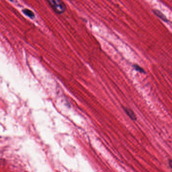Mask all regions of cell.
I'll use <instances>...</instances> for the list:
<instances>
[{"instance_id":"6da1fadb","label":"cell","mask_w":172,"mask_h":172,"mask_svg":"<svg viewBox=\"0 0 172 172\" xmlns=\"http://www.w3.org/2000/svg\"><path fill=\"white\" fill-rule=\"evenodd\" d=\"M47 1L56 13L61 14L66 11V5L63 0H47Z\"/></svg>"},{"instance_id":"7a4b0ae2","label":"cell","mask_w":172,"mask_h":172,"mask_svg":"<svg viewBox=\"0 0 172 172\" xmlns=\"http://www.w3.org/2000/svg\"><path fill=\"white\" fill-rule=\"evenodd\" d=\"M123 109L125 110L126 113L127 114L128 116L132 119V120H136L137 118H136V115L134 113L133 110H131V109H128V108H124Z\"/></svg>"},{"instance_id":"3957f363","label":"cell","mask_w":172,"mask_h":172,"mask_svg":"<svg viewBox=\"0 0 172 172\" xmlns=\"http://www.w3.org/2000/svg\"><path fill=\"white\" fill-rule=\"evenodd\" d=\"M153 11H154V13H155V14L156 15V16L160 18L162 20H163V21L166 22H169V20H168V19L166 18V17L161 12L157 10H153Z\"/></svg>"},{"instance_id":"277c9868","label":"cell","mask_w":172,"mask_h":172,"mask_svg":"<svg viewBox=\"0 0 172 172\" xmlns=\"http://www.w3.org/2000/svg\"><path fill=\"white\" fill-rule=\"evenodd\" d=\"M23 12L25 15H26V16H28L30 18L33 19L35 18V14L30 10L27 9H24V10H23Z\"/></svg>"},{"instance_id":"5b68a950","label":"cell","mask_w":172,"mask_h":172,"mask_svg":"<svg viewBox=\"0 0 172 172\" xmlns=\"http://www.w3.org/2000/svg\"><path fill=\"white\" fill-rule=\"evenodd\" d=\"M134 68H135L136 70L138 71V72H140V73H144V69H142V68L140 67V66H138L137 65H134Z\"/></svg>"},{"instance_id":"8992f818","label":"cell","mask_w":172,"mask_h":172,"mask_svg":"<svg viewBox=\"0 0 172 172\" xmlns=\"http://www.w3.org/2000/svg\"><path fill=\"white\" fill-rule=\"evenodd\" d=\"M169 164L170 166V167H171V169H172V166H171V165H172V160H171V159H170V160Z\"/></svg>"},{"instance_id":"52a82bcc","label":"cell","mask_w":172,"mask_h":172,"mask_svg":"<svg viewBox=\"0 0 172 172\" xmlns=\"http://www.w3.org/2000/svg\"><path fill=\"white\" fill-rule=\"evenodd\" d=\"M10 1H12V0H10Z\"/></svg>"}]
</instances>
